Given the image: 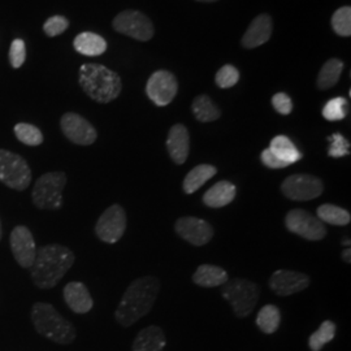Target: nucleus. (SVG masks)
<instances>
[{
  "mask_svg": "<svg viewBox=\"0 0 351 351\" xmlns=\"http://www.w3.org/2000/svg\"><path fill=\"white\" fill-rule=\"evenodd\" d=\"M343 71V63L339 59H329L322 66L317 75V88L328 90L333 88L339 82L341 73Z\"/></svg>",
  "mask_w": 351,
  "mask_h": 351,
  "instance_id": "obj_29",
  "label": "nucleus"
},
{
  "mask_svg": "<svg viewBox=\"0 0 351 351\" xmlns=\"http://www.w3.org/2000/svg\"><path fill=\"white\" fill-rule=\"evenodd\" d=\"M342 259H343V262H345V263H351L350 247H348V249H345V250L342 251Z\"/></svg>",
  "mask_w": 351,
  "mask_h": 351,
  "instance_id": "obj_40",
  "label": "nucleus"
},
{
  "mask_svg": "<svg viewBox=\"0 0 351 351\" xmlns=\"http://www.w3.org/2000/svg\"><path fill=\"white\" fill-rule=\"evenodd\" d=\"M160 281L154 276L139 277L134 280L121 297L114 319L124 328L134 326L150 313L160 291Z\"/></svg>",
  "mask_w": 351,
  "mask_h": 351,
  "instance_id": "obj_1",
  "label": "nucleus"
},
{
  "mask_svg": "<svg viewBox=\"0 0 351 351\" xmlns=\"http://www.w3.org/2000/svg\"><path fill=\"white\" fill-rule=\"evenodd\" d=\"M176 233L193 246H204L213 237V228L208 221L194 217H180L175 224Z\"/></svg>",
  "mask_w": 351,
  "mask_h": 351,
  "instance_id": "obj_15",
  "label": "nucleus"
},
{
  "mask_svg": "<svg viewBox=\"0 0 351 351\" xmlns=\"http://www.w3.org/2000/svg\"><path fill=\"white\" fill-rule=\"evenodd\" d=\"M73 251L63 245H46L37 250L30 275L34 285L39 289L56 287L75 264Z\"/></svg>",
  "mask_w": 351,
  "mask_h": 351,
  "instance_id": "obj_2",
  "label": "nucleus"
},
{
  "mask_svg": "<svg viewBox=\"0 0 351 351\" xmlns=\"http://www.w3.org/2000/svg\"><path fill=\"white\" fill-rule=\"evenodd\" d=\"M167 345L165 333L160 326H149L139 330L133 341L132 351H163Z\"/></svg>",
  "mask_w": 351,
  "mask_h": 351,
  "instance_id": "obj_20",
  "label": "nucleus"
},
{
  "mask_svg": "<svg viewBox=\"0 0 351 351\" xmlns=\"http://www.w3.org/2000/svg\"><path fill=\"white\" fill-rule=\"evenodd\" d=\"M178 91V82L175 75L168 71H156L151 75L146 94L159 107H165L175 99Z\"/></svg>",
  "mask_w": 351,
  "mask_h": 351,
  "instance_id": "obj_13",
  "label": "nucleus"
},
{
  "mask_svg": "<svg viewBox=\"0 0 351 351\" xmlns=\"http://www.w3.org/2000/svg\"><path fill=\"white\" fill-rule=\"evenodd\" d=\"M75 50L85 56H99L107 51V42L97 33L84 32L73 40Z\"/></svg>",
  "mask_w": 351,
  "mask_h": 351,
  "instance_id": "obj_23",
  "label": "nucleus"
},
{
  "mask_svg": "<svg viewBox=\"0 0 351 351\" xmlns=\"http://www.w3.org/2000/svg\"><path fill=\"white\" fill-rule=\"evenodd\" d=\"M332 27L341 37L351 36V8L341 7L332 16Z\"/></svg>",
  "mask_w": 351,
  "mask_h": 351,
  "instance_id": "obj_33",
  "label": "nucleus"
},
{
  "mask_svg": "<svg viewBox=\"0 0 351 351\" xmlns=\"http://www.w3.org/2000/svg\"><path fill=\"white\" fill-rule=\"evenodd\" d=\"M281 193L290 201H313L324 193V182L314 175H291L282 181Z\"/></svg>",
  "mask_w": 351,
  "mask_h": 351,
  "instance_id": "obj_8",
  "label": "nucleus"
},
{
  "mask_svg": "<svg viewBox=\"0 0 351 351\" xmlns=\"http://www.w3.org/2000/svg\"><path fill=\"white\" fill-rule=\"evenodd\" d=\"M261 159H262V163L267 167V168H271V169H282V168H287L289 167L288 163L282 162L281 159H278L276 155L269 150V149H265L261 155Z\"/></svg>",
  "mask_w": 351,
  "mask_h": 351,
  "instance_id": "obj_39",
  "label": "nucleus"
},
{
  "mask_svg": "<svg viewBox=\"0 0 351 351\" xmlns=\"http://www.w3.org/2000/svg\"><path fill=\"white\" fill-rule=\"evenodd\" d=\"M274 23L269 14H259L251 21L246 33L242 37V46L245 49H256L267 43L272 36Z\"/></svg>",
  "mask_w": 351,
  "mask_h": 351,
  "instance_id": "obj_17",
  "label": "nucleus"
},
{
  "mask_svg": "<svg viewBox=\"0 0 351 351\" xmlns=\"http://www.w3.org/2000/svg\"><path fill=\"white\" fill-rule=\"evenodd\" d=\"M167 150L171 159L181 165L188 160L190 151V134L188 128L182 124H176L169 129L167 138Z\"/></svg>",
  "mask_w": 351,
  "mask_h": 351,
  "instance_id": "obj_19",
  "label": "nucleus"
},
{
  "mask_svg": "<svg viewBox=\"0 0 351 351\" xmlns=\"http://www.w3.org/2000/svg\"><path fill=\"white\" fill-rule=\"evenodd\" d=\"M30 316L38 335L42 337L59 345H71L75 341L77 336L75 326L59 314L50 303H34Z\"/></svg>",
  "mask_w": 351,
  "mask_h": 351,
  "instance_id": "obj_4",
  "label": "nucleus"
},
{
  "mask_svg": "<svg viewBox=\"0 0 351 351\" xmlns=\"http://www.w3.org/2000/svg\"><path fill=\"white\" fill-rule=\"evenodd\" d=\"M10 245L19 265L23 268H30L37 255V245L32 230L25 226H14L10 236Z\"/></svg>",
  "mask_w": 351,
  "mask_h": 351,
  "instance_id": "obj_14",
  "label": "nucleus"
},
{
  "mask_svg": "<svg viewBox=\"0 0 351 351\" xmlns=\"http://www.w3.org/2000/svg\"><path fill=\"white\" fill-rule=\"evenodd\" d=\"M281 324V311L275 304H265L256 316V326L265 333L274 335Z\"/></svg>",
  "mask_w": 351,
  "mask_h": 351,
  "instance_id": "obj_28",
  "label": "nucleus"
},
{
  "mask_svg": "<svg viewBox=\"0 0 351 351\" xmlns=\"http://www.w3.org/2000/svg\"><path fill=\"white\" fill-rule=\"evenodd\" d=\"M336 336V324L330 320L322 323L320 328L308 339V346L311 351H322L326 343H329Z\"/></svg>",
  "mask_w": 351,
  "mask_h": 351,
  "instance_id": "obj_30",
  "label": "nucleus"
},
{
  "mask_svg": "<svg viewBox=\"0 0 351 351\" xmlns=\"http://www.w3.org/2000/svg\"><path fill=\"white\" fill-rule=\"evenodd\" d=\"M217 173V168L211 164H201L194 167L184 178L182 189L186 194H193Z\"/></svg>",
  "mask_w": 351,
  "mask_h": 351,
  "instance_id": "obj_24",
  "label": "nucleus"
},
{
  "mask_svg": "<svg viewBox=\"0 0 351 351\" xmlns=\"http://www.w3.org/2000/svg\"><path fill=\"white\" fill-rule=\"evenodd\" d=\"M228 280L229 276L226 269L213 264H202L193 275V282L201 288L221 287Z\"/></svg>",
  "mask_w": 351,
  "mask_h": 351,
  "instance_id": "obj_22",
  "label": "nucleus"
},
{
  "mask_svg": "<svg viewBox=\"0 0 351 351\" xmlns=\"http://www.w3.org/2000/svg\"><path fill=\"white\" fill-rule=\"evenodd\" d=\"M78 81L88 98L103 104L114 101L123 88L120 75L101 64H84Z\"/></svg>",
  "mask_w": 351,
  "mask_h": 351,
  "instance_id": "obj_3",
  "label": "nucleus"
},
{
  "mask_svg": "<svg viewBox=\"0 0 351 351\" xmlns=\"http://www.w3.org/2000/svg\"><path fill=\"white\" fill-rule=\"evenodd\" d=\"M0 182L17 191L29 188L32 169L21 155L0 149Z\"/></svg>",
  "mask_w": 351,
  "mask_h": 351,
  "instance_id": "obj_7",
  "label": "nucleus"
},
{
  "mask_svg": "<svg viewBox=\"0 0 351 351\" xmlns=\"http://www.w3.org/2000/svg\"><path fill=\"white\" fill-rule=\"evenodd\" d=\"M348 114V101L342 97L328 101L323 108V117L328 121H341Z\"/></svg>",
  "mask_w": 351,
  "mask_h": 351,
  "instance_id": "obj_32",
  "label": "nucleus"
},
{
  "mask_svg": "<svg viewBox=\"0 0 351 351\" xmlns=\"http://www.w3.org/2000/svg\"><path fill=\"white\" fill-rule=\"evenodd\" d=\"M64 301L75 314H88L91 311L94 301L90 295L88 287L84 282L72 281L65 285L63 290Z\"/></svg>",
  "mask_w": 351,
  "mask_h": 351,
  "instance_id": "obj_18",
  "label": "nucleus"
},
{
  "mask_svg": "<svg viewBox=\"0 0 351 351\" xmlns=\"http://www.w3.org/2000/svg\"><path fill=\"white\" fill-rule=\"evenodd\" d=\"M276 155L278 159L282 162L290 164L297 163L301 160L302 154L298 149L294 146V143L287 137V136H277L271 141V145L268 147Z\"/></svg>",
  "mask_w": 351,
  "mask_h": 351,
  "instance_id": "obj_27",
  "label": "nucleus"
},
{
  "mask_svg": "<svg viewBox=\"0 0 351 351\" xmlns=\"http://www.w3.org/2000/svg\"><path fill=\"white\" fill-rule=\"evenodd\" d=\"M272 106L280 114H290L293 111V101L288 94L285 93H277L272 98Z\"/></svg>",
  "mask_w": 351,
  "mask_h": 351,
  "instance_id": "obj_38",
  "label": "nucleus"
},
{
  "mask_svg": "<svg viewBox=\"0 0 351 351\" xmlns=\"http://www.w3.org/2000/svg\"><path fill=\"white\" fill-rule=\"evenodd\" d=\"M285 226L290 233L307 241H322L328 234L324 223H322L313 213L302 208H294L287 213Z\"/></svg>",
  "mask_w": 351,
  "mask_h": 351,
  "instance_id": "obj_9",
  "label": "nucleus"
},
{
  "mask_svg": "<svg viewBox=\"0 0 351 351\" xmlns=\"http://www.w3.org/2000/svg\"><path fill=\"white\" fill-rule=\"evenodd\" d=\"M236 198V186L229 181H219L203 195V203L210 208H221Z\"/></svg>",
  "mask_w": 351,
  "mask_h": 351,
  "instance_id": "obj_21",
  "label": "nucleus"
},
{
  "mask_svg": "<svg viewBox=\"0 0 351 351\" xmlns=\"http://www.w3.org/2000/svg\"><path fill=\"white\" fill-rule=\"evenodd\" d=\"M128 220L125 210L120 204L108 207L97 221L95 234L104 243H116L125 233Z\"/></svg>",
  "mask_w": 351,
  "mask_h": 351,
  "instance_id": "obj_11",
  "label": "nucleus"
},
{
  "mask_svg": "<svg viewBox=\"0 0 351 351\" xmlns=\"http://www.w3.org/2000/svg\"><path fill=\"white\" fill-rule=\"evenodd\" d=\"M0 239H1V223H0Z\"/></svg>",
  "mask_w": 351,
  "mask_h": 351,
  "instance_id": "obj_43",
  "label": "nucleus"
},
{
  "mask_svg": "<svg viewBox=\"0 0 351 351\" xmlns=\"http://www.w3.org/2000/svg\"><path fill=\"white\" fill-rule=\"evenodd\" d=\"M26 60V46L23 39H14L10 47V63L14 69L21 68Z\"/></svg>",
  "mask_w": 351,
  "mask_h": 351,
  "instance_id": "obj_37",
  "label": "nucleus"
},
{
  "mask_svg": "<svg viewBox=\"0 0 351 351\" xmlns=\"http://www.w3.org/2000/svg\"><path fill=\"white\" fill-rule=\"evenodd\" d=\"M221 295L229 302L234 315L243 319L252 314L261 295L256 282L246 278H232L221 285Z\"/></svg>",
  "mask_w": 351,
  "mask_h": 351,
  "instance_id": "obj_5",
  "label": "nucleus"
},
{
  "mask_svg": "<svg viewBox=\"0 0 351 351\" xmlns=\"http://www.w3.org/2000/svg\"><path fill=\"white\" fill-rule=\"evenodd\" d=\"M316 217L322 221L330 226H345L350 224L351 215L348 210L335 206V204H322L316 210Z\"/></svg>",
  "mask_w": 351,
  "mask_h": 351,
  "instance_id": "obj_25",
  "label": "nucleus"
},
{
  "mask_svg": "<svg viewBox=\"0 0 351 351\" xmlns=\"http://www.w3.org/2000/svg\"><path fill=\"white\" fill-rule=\"evenodd\" d=\"M64 172H47L40 176L32 190V201L39 210L56 211L63 206V190L66 185Z\"/></svg>",
  "mask_w": 351,
  "mask_h": 351,
  "instance_id": "obj_6",
  "label": "nucleus"
},
{
  "mask_svg": "<svg viewBox=\"0 0 351 351\" xmlns=\"http://www.w3.org/2000/svg\"><path fill=\"white\" fill-rule=\"evenodd\" d=\"M197 1H203V3H213V1H217V0H197Z\"/></svg>",
  "mask_w": 351,
  "mask_h": 351,
  "instance_id": "obj_42",
  "label": "nucleus"
},
{
  "mask_svg": "<svg viewBox=\"0 0 351 351\" xmlns=\"http://www.w3.org/2000/svg\"><path fill=\"white\" fill-rule=\"evenodd\" d=\"M191 111L194 113L195 119L201 123H213L220 119L221 111L219 107L213 103V99L208 95H199L197 97L193 104Z\"/></svg>",
  "mask_w": 351,
  "mask_h": 351,
  "instance_id": "obj_26",
  "label": "nucleus"
},
{
  "mask_svg": "<svg viewBox=\"0 0 351 351\" xmlns=\"http://www.w3.org/2000/svg\"><path fill=\"white\" fill-rule=\"evenodd\" d=\"M68 27H69V21H68L66 17L52 16L45 23L43 32L46 33L47 37H58V36L63 34Z\"/></svg>",
  "mask_w": 351,
  "mask_h": 351,
  "instance_id": "obj_36",
  "label": "nucleus"
},
{
  "mask_svg": "<svg viewBox=\"0 0 351 351\" xmlns=\"http://www.w3.org/2000/svg\"><path fill=\"white\" fill-rule=\"evenodd\" d=\"M350 239H346V237H345V239H342V245H343V246L350 247Z\"/></svg>",
  "mask_w": 351,
  "mask_h": 351,
  "instance_id": "obj_41",
  "label": "nucleus"
},
{
  "mask_svg": "<svg viewBox=\"0 0 351 351\" xmlns=\"http://www.w3.org/2000/svg\"><path fill=\"white\" fill-rule=\"evenodd\" d=\"M60 128L65 138L78 146H90L98 138L97 129L78 113H64Z\"/></svg>",
  "mask_w": 351,
  "mask_h": 351,
  "instance_id": "obj_12",
  "label": "nucleus"
},
{
  "mask_svg": "<svg viewBox=\"0 0 351 351\" xmlns=\"http://www.w3.org/2000/svg\"><path fill=\"white\" fill-rule=\"evenodd\" d=\"M113 29L126 37L146 42L154 37V25L147 16L134 10L119 13L112 21Z\"/></svg>",
  "mask_w": 351,
  "mask_h": 351,
  "instance_id": "obj_10",
  "label": "nucleus"
},
{
  "mask_svg": "<svg viewBox=\"0 0 351 351\" xmlns=\"http://www.w3.org/2000/svg\"><path fill=\"white\" fill-rule=\"evenodd\" d=\"M310 277L303 272L278 269L269 278V289L278 297H289L310 287Z\"/></svg>",
  "mask_w": 351,
  "mask_h": 351,
  "instance_id": "obj_16",
  "label": "nucleus"
},
{
  "mask_svg": "<svg viewBox=\"0 0 351 351\" xmlns=\"http://www.w3.org/2000/svg\"><path fill=\"white\" fill-rule=\"evenodd\" d=\"M329 141V150L328 155L330 158H343L350 155V142L345 138L341 133H335L330 137H328Z\"/></svg>",
  "mask_w": 351,
  "mask_h": 351,
  "instance_id": "obj_35",
  "label": "nucleus"
},
{
  "mask_svg": "<svg viewBox=\"0 0 351 351\" xmlns=\"http://www.w3.org/2000/svg\"><path fill=\"white\" fill-rule=\"evenodd\" d=\"M216 85L220 88H233L239 81V69L230 64H226L219 69L215 77Z\"/></svg>",
  "mask_w": 351,
  "mask_h": 351,
  "instance_id": "obj_34",
  "label": "nucleus"
},
{
  "mask_svg": "<svg viewBox=\"0 0 351 351\" xmlns=\"http://www.w3.org/2000/svg\"><path fill=\"white\" fill-rule=\"evenodd\" d=\"M14 136L21 143L26 146L36 147L43 143V134L37 126L27 124V123H19L13 128Z\"/></svg>",
  "mask_w": 351,
  "mask_h": 351,
  "instance_id": "obj_31",
  "label": "nucleus"
}]
</instances>
